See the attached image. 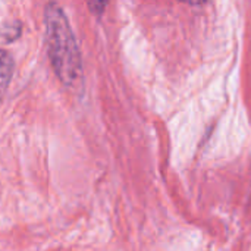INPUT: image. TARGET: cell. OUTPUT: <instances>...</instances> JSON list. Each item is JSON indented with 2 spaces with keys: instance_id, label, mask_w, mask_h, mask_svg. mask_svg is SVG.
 Wrapping results in <instances>:
<instances>
[{
  "instance_id": "1",
  "label": "cell",
  "mask_w": 251,
  "mask_h": 251,
  "mask_svg": "<svg viewBox=\"0 0 251 251\" xmlns=\"http://www.w3.org/2000/svg\"><path fill=\"white\" fill-rule=\"evenodd\" d=\"M44 21L47 53L59 79L68 87L78 85L82 81L81 54L71 25L60 6L49 3L46 6Z\"/></svg>"
},
{
  "instance_id": "2",
  "label": "cell",
  "mask_w": 251,
  "mask_h": 251,
  "mask_svg": "<svg viewBox=\"0 0 251 251\" xmlns=\"http://www.w3.org/2000/svg\"><path fill=\"white\" fill-rule=\"evenodd\" d=\"M13 74V59L6 50H0V103L9 87Z\"/></svg>"
},
{
  "instance_id": "3",
  "label": "cell",
  "mask_w": 251,
  "mask_h": 251,
  "mask_svg": "<svg viewBox=\"0 0 251 251\" xmlns=\"http://www.w3.org/2000/svg\"><path fill=\"white\" fill-rule=\"evenodd\" d=\"M88 6L93 9V12H94V9H97V7H99V9H100V12H101V10L106 7V3H97V1H94V3H88Z\"/></svg>"
}]
</instances>
